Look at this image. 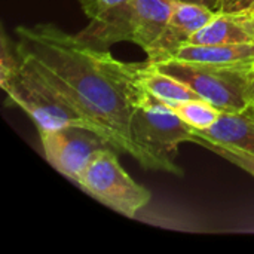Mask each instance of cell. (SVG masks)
<instances>
[{
  "label": "cell",
  "instance_id": "1",
  "mask_svg": "<svg viewBox=\"0 0 254 254\" xmlns=\"http://www.w3.org/2000/svg\"><path fill=\"white\" fill-rule=\"evenodd\" d=\"M15 34L16 51L74 103L115 150L131 155L141 165L131 115L149 95L140 83L144 64L116 60L109 51L94 48L52 22L19 25Z\"/></svg>",
  "mask_w": 254,
  "mask_h": 254
},
{
  "label": "cell",
  "instance_id": "2",
  "mask_svg": "<svg viewBox=\"0 0 254 254\" xmlns=\"http://www.w3.org/2000/svg\"><path fill=\"white\" fill-rule=\"evenodd\" d=\"M16 54L19 64L7 79L0 82V86L7 95V103L24 110L31 118L39 132L80 125L103 135V132L74 106V103L58 86L46 79L24 54L18 51Z\"/></svg>",
  "mask_w": 254,
  "mask_h": 254
},
{
  "label": "cell",
  "instance_id": "3",
  "mask_svg": "<svg viewBox=\"0 0 254 254\" xmlns=\"http://www.w3.org/2000/svg\"><path fill=\"white\" fill-rule=\"evenodd\" d=\"M131 134L143 161L141 167L182 177L185 173L176 164L179 146L196 141L193 128L189 127L171 107L147 95L132 109Z\"/></svg>",
  "mask_w": 254,
  "mask_h": 254
},
{
  "label": "cell",
  "instance_id": "4",
  "mask_svg": "<svg viewBox=\"0 0 254 254\" xmlns=\"http://www.w3.org/2000/svg\"><path fill=\"white\" fill-rule=\"evenodd\" d=\"M174 3L176 0H129L92 18L77 36L104 51L121 42L135 43L146 51L161 34Z\"/></svg>",
  "mask_w": 254,
  "mask_h": 254
},
{
  "label": "cell",
  "instance_id": "5",
  "mask_svg": "<svg viewBox=\"0 0 254 254\" xmlns=\"http://www.w3.org/2000/svg\"><path fill=\"white\" fill-rule=\"evenodd\" d=\"M150 65L179 79L222 112H240L250 104L254 63L210 64L173 58Z\"/></svg>",
  "mask_w": 254,
  "mask_h": 254
},
{
  "label": "cell",
  "instance_id": "6",
  "mask_svg": "<svg viewBox=\"0 0 254 254\" xmlns=\"http://www.w3.org/2000/svg\"><path fill=\"white\" fill-rule=\"evenodd\" d=\"M116 153L113 147L97 152L83 170L77 186L103 205L132 219L150 202L152 193L131 179Z\"/></svg>",
  "mask_w": 254,
  "mask_h": 254
},
{
  "label": "cell",
  "instance_id": "7",
  "mask_svg": "<svg viewBox=\"0 0 254 254\" xmlns=\"http://www.w3.org/2000/svg\"><path fill=\"white\" fill-rule=\"evenodd\" d=\"M39 137L48 164L74 185L95 153L112 147L100 132L80 125L42 131Z\"/></svg>",
  "mask_w": 254,
  "mask_h": 254
},
{
  "label": "cell",
  "instance_id": "8",
  "mask_svg": "<svg viewBox=\"0 0 254 254\" xmlns=\"http://www.w3.org/2000/svg\"><path fill=\"white\" fill-rule=\"evenodd\" d=\"M214 13L216 10L202 4L176 1L161 34L144 51L147 55L146 63L156 64L174 58L179 49L185 46L190 37L214 16Z\"/></svg>",
  "mask_w": 254,
  "mask_h": 254
},
{
  "label": "cell",
  "instance_id": "9",
  "mask_svg": "<svg viewBox=\"0 0 254 254\" xmlns=\"http://www.w3.org/2000/svg\"><path fill=\"white\" fill-rule=\"evenodd\" d=\"M193 132L199 140L254 155V103L240 112H222L213 127Z\"/></svg>",
  "mask_w": 254,
  "mask_h": 254
},
{
  "label": "cell",
  "instance_id": "10",
  "mask_svg": "<svg viewBox=\"0 0 254 254\" xmlns=\"http://www.w3.org/2000/svg\"><path fill=\"white\" fill-rule=\"evenodd\" d=\"M254 13L244 12H220L199 28L188 43L193 45H222V43H253Z\"/></svg>",
  "mask_w": 254,
  "mask_h": 254
},
{
  "label": "cell",
  "instance_id": "11",
  "mask_svg": "<svg viewBox=\"0 0 254 254\" xmlns=\"http://www.w3.org/2000/svg\"><path fill=\"white\" fill-rule=\"evenodd\" d=\"M174 60L210 64H252L254 63V42L222 45L186 43L179 49Z\"/></svg>",
  "mask_w": 254,
  "mask_h": 254
},
{
  "label": "cell",
  "instance_id": "12",
  "mask_svg": "<svg viewBox=\"0 0 254 254\" xmlns=\"http://www.w3.org/2000/svg\"><path fill=\"white\" fill-rule=\"evenodd\" d=\"M140 83L149 95L171 107H176L189 100L201 98L188 85L167 73L159 71L156 67L147 63H144V67L140 71Z\"/></svg>",
  "mask_w": 254,
  "mask_h": 254
},
{
  "label": "cell",
  "instance_id": "13",
  "mask_svg": "<svg viewBox=\"0 0 254 254\" xmlns=\"http://www.w3.org/2000/svg\"><path fill=\"white\" fill-rule=\"evenodd\" d=\"M173 109L189 127H192L196 131L208 129L217 122V119L222 115V110H219L216 106L202 98L189 100Z\"/></svg>",
  "mask_w": 254,
  "mask_h": 254
},
{
  "label": "cell",
  "instance_id": "14",
  "mask_svg": "<svg viewBox=\"0 0 254 254\" xmlns=\"http://www.w3.org/2000/svg\"><path fill=\"white\" fill-rule=\"evenodd\" d=\"M195 143L205 147V149H208V150H211L213 153L219 155L220 158L226 159L228 162L234 164L235 167L241 168L243 171L249 173L250 176L254 177V155H252V153H247V152H243V150H238V149H231V147L213 144V143H208V141H204V140H199V138H196Z\"/></svg>",
  "mask_w": 254,
  "mask_h": 254
},
{
  "label": "cell",
  "instance_id": "15",
  "mask_svg": "<svg viewBox=\"0 0 254 254\" xmlns=\"http://www.w3.org/2000/svg\"><path fill=\"white\" fill-rule=\"evenodd\" d=\"M129 0H80L82 9L86 13V16H89V19L100 16L101 13L118 7L124 3H127Z\"/></svg>",
  "mask_w": 254,
  "mask_h": 254
},
{
  "label": "cell",
  "instance_id": "16",
  "mask_svg": "<svg viewBox=\"0 0 254 254\" xmlns=\"http://www.w3.org/2000/svg\"><path fill=\"white\" fill-rule=\"evenodd\" d=\"M253 9L254 0H220L217 7L220 12H244Z\"/></svg>",
  "mask_w": 254,
  "mask_h": 254
},
{
  "label": "cell",
  "instance_id": "17",
  "mask_svg": "<svg viewBox=\"0 0 254 254\" xmlns=\"http://www.w3.org/2000/svg\"><path fill=\"white\" fill-rule=\"evenodd\" d=\"M176 1H186V3H196V4H202L207 6L213 10H217L219 7V1L220 0H176Z\"/></svg>",
  "mask_w": 254,
  "mask_h": 254
},
{
  "label": "cell",
  "instance_id": "18",
  "mask_svg": "<svg viewBox=\"0 0 254 254\" xmlns=\"http://www.w3.org/2000/svg\"><path fill=\"white\" fill-rule=\"evenodd\" d=\"M250 103H254V76L252 80V86H250Z\"/></svg>",
  "mask_w": 254,
  "mask_h": 254
},
{
  "label": "cell",
  "instance_id": "19",
  "mask_svg": "<svg viewBox=\"0 0 254 254\" xmlns=\"http://www.w3.org/2000/svg\"><path fill=\"white\" fill-rule=\"evenodd\" d=\"M252 12H254V9H253V10H252Z\"/></svg>",
  "mask_w": 254,
  "mask_h": 254
},
{
  "label": "cell",
  "instance_id": "20",
  "mask_svg": "<svg viewBox=\"0 0 254 254\" xmlns=\"http://www.w3.org/2000/svg\"><path fill=\"white\" fill-rule=\"evenodd\" d=\"M253 13H254V12H253Z\"/></svg>",
  "mask_w": 254,
  "mask_h": 254
}]
</instances>
